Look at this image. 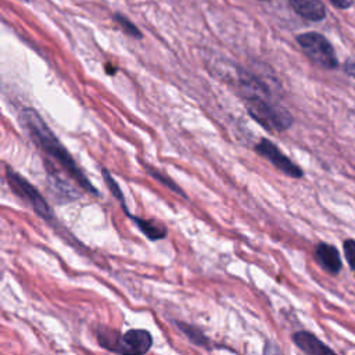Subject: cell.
<instances>
[{
  "mask_svg": "<svg viewBox=\"0 0 355 355\" xmlns=\"http://www.w3.org/2000/svg\"><path fill=\"white\" fill-rule=\"evenodd\" d=\"M6 178L7 182L11 187V190L21 197L26 204H29L32 207V209L42 216L46 220H53V212L51 208L49 207L47 201L43 198V196L39 193V190L32 186L24 176H21L19 173H17L15 171H12L10 166L6 168Z\"/></svg>",
  "mask_w": 355,
  "mask_h": 355,
  "instance_id": "cell-4",
  "label": "cell"
},
{
  "mask_svg": "<svg viewBox=\"0 0 355 355\" xmlns=\"http://www.w3.org/2000/svg\"><path fill=\"white\" fill-rule=\"evenodd\" d=\"M255 150L262 155L265 157L269 162H272L275 165V168H277L279 171H282L284 175L290 176V178H302L304 172L302 169L295 165L288 157L284 155V153H282V150L275 146L270 140L268 139H261L259 143L255 146Z\"/></svg>",
  "mask_w": 355,
  "mask_h": 355,
  "instance_id": "cell-5",
  "label": "cell"
},
{
  "mask_svg": "<svg viewBox=\"0 0 355 355\" xmlns=\"http://www.w3.org/2000/svg\"><path fill=\"white\" fill-rule=\"evenodd\" d=\"M128 216L135 222V225L140 229V232L150 240H161L166 236V227L157 222V220H150V219H141L136 215L128 214Z\"/></svg>",
  "mask_w": 355,
  "mask_h": 355,
  "instance_id": "cell-10",
  "label": "cell"
},
{
  "mask_svg": "<svg viewBox=\"0 0 355 355\" xmlns=\"http://www.w3.org/2000/svg\"><path fill=\"white\" fill-rule=\"evenodd\" d=\"M178 327L186 334V337L196 345H200V347H208V338L202 334V331L191 324H187V323H182V322H178L176 323Z\"/></svg>",
  "mask_w": 355,
  "mask_h": 355,
  "instance_id": "cell-12",
  "label": "cell"
},
{
  "mask_svg": "<svg viewBox=\"0 0 355 355\" xmlns=\"http://www.w3.org/2000/svg\"><path fill=\"white\" fill-rule=\"evenodd\" d=\"M297 42L306 54V57L318 67L324 69H334L338 65L333 46L320 33H301L297 36Z\"/></svg>",
  "mask_w": 355,
  "mask_h": 355,
  "instance_id": "cell-3",
  "label": "cell"
},
{
  "mask_svg": "<svg viewBox=\"0 0 355 355\" xmlns=\"http://www.w3.org/2000/svg\"><path fill=\"white\" fill-rule=\"evenodd\" d=\"M345 72L355 78V62H347L345 64Z\"/></svg>",
  "mask_w": 355,
  "mask_h": 355,
  "instance_id": "cell-18",
  "label": "cell"
},
{
  "mask_svg": "<svg viewBox=\"0 0 355 355\" xmlns=\"http://www.w3.org/2000/svg\"><path fill=\"white\" fill-rule=\"evenodd\" d=\"M146 169H147V172L151 175V176H154V179H157L158 182H161L164 186H166V187H169L171 190H173V191H176V193H179V194H182L183 197L186 196L182 190H180V187L173 182V180H171L168 176H165V175H162L161 172H158L157 169H151L148 165L146 166Z\"/></svg>",
  "mask_w": 355,
  "mask_h": 355,
  "instance_id": "cell-15",
  "label": "cell"
},
{
  "mask_svg": "<svg viewBox=\"0 0 355 355\" xmlns=\"http://www.w3.org/2000/svg\"><path fill=\"white\" fill-rule=\"evenodd\" d=\"M291 8L305 19L320 21L326 15L324 6L320 0H288Z\"/></svg>",
  "mask_w": 355,
  "mask_h": 355,
  "instance_id": "cell-9",
  "label": "cell"
},
{
  "mask_svg": "<svg viewBox=\"0 0 355 355\" xmlns=\"http://www.w3.org/2000/svg\"><path fill=\"white\" fill-rule=\"evenodd\" d=\"M19 123L28 136L36 143V146L57 165L60 171L67 173L80 189L94 196L98 194L96 187L89 182L85 173L79 169L78 164L69 154V151L57 139L53 130L47 126L44 119L35 108H24L19 112Z\"/></svg>",
  "mask_w": 355,
  "mask_h": 355,
  "instance_id": "cell-1",
  "label": "cell"
},
{
  "mask_svg": "<svg viewBox=\"0 0 355 355\" xmlns=\"http://www.w3.org/2000/svg\"><path fill=\"white\" fill-rule=\"evenodd\" d=\"M153 345V337L147 330L133 329L121 334L118 354H146Z\"/></svg>",
  "mask_w": 355,
  "mask_h": 355,
  "instance_id": "cell-6",
  "label": "cell"
},
{
  "mask_svg": "<svg viewBox=\"0 0 355 355\" xmlns=\"http://www.w3.org/2000/svg\"><path fill=\"white\" fill-rule=\"evenodd\" d=\"M294 344L304 352L311 354V355H326V354H333L334 351L324 345L316 336L308 331H297L293 336Z\"/></svg>",
  "mask_w": 355,
  "mask_h": 355,
  "instance_id": "cell-8",
  "label": "cell"
},
{
  "mask_svg": "<svg viewBox=\"0 0 355 355\" xmlns=\"http://www.w3.org/2000/svg\"><path fill=\"white\" fill-rule=\"evenodd\" d=\"M315 257L319 265L331 275H337L341 270V259L337 248L327 243L318 244L315 250Z\"/></svg>",
  "mask_w": 355,
  "mask_h": 355,
  "instance_id": "cell-7",
  "label": "cell"
},
{
  "mask_svg": "<svg viewBox=\"0 0 355 355\" xmlns=\"http://www.w3.org/2000/svg\"><path fill=\"white\" fill-rule=\"evenodd\" d=\"M119 337L121 334L114 330V329H110V327H100L97 330V340H98V344L111 351V352H116L118 354V347H119Z\"/></svg>",
  "mask_w": 355,
  "mask_h": 355,
  "instance_id": "cell-11",
  "label": "cell"
},
{
  "mask_svg": "<svg viewBox=\"0 0 355 355\" xmlns=\"http://www.w3.org/2000/svg\"><path fill=\"white\" fill-rule=\"evenodd\" d=\"M101 173H103V178H104V182H105V184L108 186V189H110V191H111V194L121 202V205L123 207V211H125V214L128 215L129 214V211H128V208H126V204H125V198H123V194H122V191H121V189H119V186H118V183L114 180V178L111 176V173L105 169V168H103L101 169Z\"/></svg>",
  "mask_w": 355,
  "mask_h": 355,
  "instance_id": "cell-13",
  "label": "cell"
},
{
  "mask_svg": "<svg viewBox=\"0 0 355 355\" xmlns=\"http://www.w3.org/2000/svg\"><path fill=\"white\" fill-rule=\"evenodd\" d=\"M114 21L121 26V29H122L126 35L133 36V37H137V39L141 37V32H140V31L137 29V26H136L133 22H130L125 15L116 12V14H114Z\"/></svg>",
  "mask_w": 355,
  "mask_h": 355,
  "instance_id": "cell-14",
  "label": "cell"
},
{
  "mask_svg": "<svg viewBox=\"0 0 355 355\" xmlns=\"http://www.w3.org/2000/svg\"><path fill=\"white\" fill-rule=\"evenodd\" d=\"M338 8H348L352 4V0H330Z\"/></svg>",
  "mask_w": 355,
  "mask_h": 355,
  "instance_id": "cell-17",
  "label": "cell"
},
{
  "mask_svg": "<svg viewBox=\"0 0 355 355\" xmlns=\"http://www.w3.org/2000/svg\"><path fill=\"white\" fill-rule=\"evenodd\" d=\"M270 94L251 93L245 97L247 112L255 122L269 132H283L288 129L293 123V116L290 112L273 103L269 97Z\"/></svg>",
  "mask_w": 355,
  "mask_h": 355,
  "instance_id": "cell-2",
  "label": "cell"
},
{
  "mask_svg": "<svg viewBox=\"0 0 355 355\" xmlns=\"http://www.w3.org/2000/svg\"><path fill=\"white\" fill-rule=\"evenodd\" d=\"M344 254H345V258H347L349 266L355 272V240L349 239V240L344 241Z\"/></svg>",
  "mask_w": 355,
  "mask_h": 355,
  "instance_id": "cell-16",
  "label": "cell"
}]
</instances>
